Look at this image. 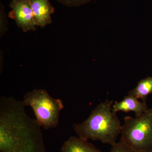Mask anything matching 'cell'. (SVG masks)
I'll list each match as a JSON object with an SVG mask.
<instances>
[{
	"mask_svg": "<svg viewBox=\"0 0 152 152\" xmlns=\"http://www.w3.org/2000/svg\"><path fill=\"white\" fill-rule=\"evenodd\" d=\"M23 101L0 97V152H46L41 127Z\"/></svg>",
	"mask_w": 152,
	"mask_h": 152,
	"instance_id": "cell-1",
	"label": "cell"
},
{
	"mask_svg": "<svg viewBox=\"0 0 152 152\" xmlns=\"http://www.w3.org/2000/svg\"><path fill=\"white\" fill-rule=\"evenodd\" d=\"M114 102L107 99L92 111L81 123L74 124L73 128L79 137L86 140L99 141L112 146L121 134V123L112 110Z\"/></svg>",
	"mask_w": 152,
	"mask_h": 152,
	"instance_id": "cell-2",
	"label": "cell"
},
{
	"mask_svg": "<svg viewBox=\"0 0 152 152\" xmlns=\"http://www.w3.org/2000/svg\"><path fill=\"white\" fill-rule=\"evenodd\" d=\"M23 101L26 106L32 108L41 127L46 130L57 127L60 112L64 108L61 100L52 97L45 89H39L26 93Z\"/></svg>",
	"mask_w": 152,
	"mask_h": 152,
	"instance_id": "cell-3",
	"label": "cell"
},
{
	"mask_svg": "<svg viewBox=\"0 0 152 152\" xmlns=\"http://www.w3.org/2000/svg\"><path fill=\"white\" fill-rule=\"evenodd\" d=\"M121 131V140L136 152L152 151V108L140 116H126Z\"/></svg>",
	"mask_w": 152,
	"mask_h": 152,
	"instance_id": "cell-4",
	"label": "cell"
},
{
	"mask_svg": "<svg viewBox=\"0 0 152 152\" xmlns=\"http://www.w3.org/2000/svg\"><path fill=\"white\" fill-rule=\"evenodd\" d=\"M9 16L14 19L19 28L24 32L37 30L29 0H12Z\"/></svg>",
	"mask_w": 152,
	"mask_h": 152,
	"instance_id": "cell-5",
	"label": "cell"
},
{
	"mask_svg": "<svg viewBox=\"0 0 152 152\" xmlns=\"http://www.w3.org/2000/svg\"><path fill=\"white\" fill-rule=\"evenodd\" d=\"M37 26L44 28L52 23L55 9L49 0H29Z\"/></svg>",
	"mask_w": 152,
	"mask_h": 152,
	"instance_id": "cell-6",
	"label": "cell"
},
{
	"mask_svg": "<svg viewBox=\"0 0 152 152\" xmlns=\"http://www.w3.org/2000/svg\"><path fill=\"white\" fill-rule=\"evenodd\" d=\"M148 109L146 103L129 95L125 96L120 102L116 101L112 106V110L116 113L119 112L126 113L132 112L134 113L136 117L141 116Z\"/></svg>",
	"mask_w": 152,
	"mask_h": 152,
	"instance_id": "cell-7",
	"label": "cell"
},
{
	"mask_svg": "<svg viewBox=\"0 0 152 152\" xmlns=\"http://www.w3.org/2000/svg\"><path fill=\"white\" fill-rule=\"evenodd\" d=\"M61 152H102L88 140L78 137H70L63 144Z\"/></svg>",
	"mask_w": 152,
	"mask_h": 152,
	"instance_id": "cell-8",
	"label": "cell"
},
{
	"mask_svg": "<svg viewBox=\"0 0 152 152\" xmlns=\"http://www.w3.org/2000/svg\"><path fill=\"white\" fill-rule=\"evenodd\" d=\"M152 94V77H149L142 79L138 83L137 86L131 90L128 95H131L141 99L144 102L146 103L147 97Z\"/></svg>",
	"mask_w": 152,
	"mask_h": 152,
	"instance_id": "cell-9",
	"label": "cell"
},
{
	"mask_svg": "<svg viewBox=\"0 0 152 152\" xmlns=\"http://www.w3.org/2000/svg\"><path fill=\"white\" fill-rule=\"evenodd\" d=\"M8 30V21L4 5L0 4V37H2Z\"/></svg>",
	"mask_w": 152,
	"mask_h": 152,
	"instance_id": "cell-10",
	"label": "cell"
},
{
	"mask_svg": "<svg viewBox=\"0 0 152 152\" xmlns=\"http://www.w3.org/2000/svg\"><path fill=\"white\" fill-rule=\"evenodd\" d=\"M110 152H136L134 150L125 144L122 141L116 142L112 146Z\"/></svg>",
	"mask_w": 152,
	"mask_h": 152,
	"instance_id": "cell-11",
	"label": "cell"
},
{
	"mask_svg": "<svg viewBox=\"0 0 152 152\" xmlns=\"http://www.w3.org/2000/svg\"><path fill=\"white\" fill-rule=\"evenodd\" d=\"M92 0H57L60 4L68 7H76L85 4Z\"/></svg>",
	"mask_w": 152,
	"mask_h": 152,
	"instance_id": "cell-12",
	"label": "cell"
},
{
	"mask_svg": "<svg viewBox=\"0 0 152 152\" xmlns=\"http://www.w3.org/2000/svg\"><path fill=\"white\" fill-rule=\"evenodd\" d=\"M151 152H152V151Z\"/></svg>",
	"mask_w": 152,
	"mask_h": 152,
	"instance_id": "cell-13",
	"label": "cell"
}]
</instances>
